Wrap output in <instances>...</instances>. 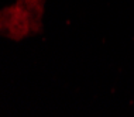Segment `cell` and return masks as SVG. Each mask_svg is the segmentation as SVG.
Instances as JSON below:
<instances>
[{
    "label": "cell",
    "mask_w": 134,
    "mask_h": 117,
    "mask_svg": "<svg viewBox=\"0 0 134 117\" xmlns=\"http://www.w3.org/2000/svg\"><path fill=\"white\" fill-rule=\"evenodd\" d=\"M30 12L31 10L24 3H19L14 9L9 10V19L3 21V27H9L10 37L21 38L30 32V28L34 24V19H30Z\"/></svg>",
    "instance_id": "6da1fadb"
}]
</instances>
